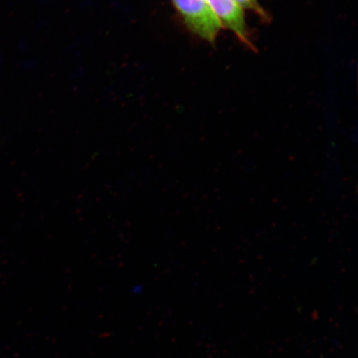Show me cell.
I'll return each mask as SVG.
<instances>
[{"mask_svg": "<svg viewBox=\"0 0 358 358\" xmlns=\"http://www.w3.org/2000/svg\"><path fill=\"white\" fill-rule=\"evenodd\" d=\"M174 7L192 33L213 43L222 27L206 0H172Z\"/></svg>", "mask_w": 358, "mask_h": 358, "instance_id": "obj_1", "label": "cell"}, {"mask_svg": "<svg viewBox=\"0 0 358 358\" xmlns=\"http://www.w3.org/2000/svg\"><path fill=\"white\" fill-rule=\"evenodd\" d=\"M223 28L231 31L241 41L249 44L245 13L236 0H206Z\"/></svg>", "mask_w": 358, "mask_h": 358, "instance_id": "obj_2", "label": "cell"}, {"mask_svg": "<svg viewBox=\"0 0 358 358\" xmlns=\"http://www.w3.org/2000/svg\"><path fill=\"white\" fill-rule=\"evenodd\" d=\"M243 10L256 12L259 15H264L262 8L259 7L257 0H236Z\"/></svg>", "mask_w": 358, "mask_h": 358, "instance_id": "obj_3", "label": "cell"}]
</instances>
